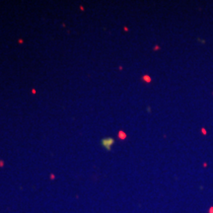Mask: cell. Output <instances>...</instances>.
Returning <instances> with one entry per match:
<instances>
[{"mask_svg": "<svg viewBox=\"0 0 213 213\" xmlns=\"http://www.w3.org/2000/svg\"><path fill=\"white\" fill-rule=\"evenodd\" d=\"M113 142L114 140L113 139V138H104V139H102V144L103 146H104V148L106 149L108 151H110V147H112V145L113 144Z\"/></svg>", "mask_w": 213, "mask_h": 213, "instance_id": "6da1fadb", "label": "cell"}]
</instances>
